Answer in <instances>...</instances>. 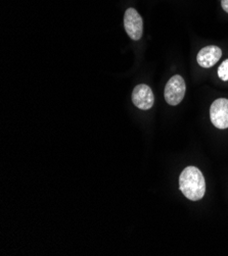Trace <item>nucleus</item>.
Wrapping results in <instances>:
<instances>
[{"label": "nucleus", "instance_id": "nucleus-1", "mask_svg": "<svg viewBox=\"0 0 228 256\" xmlns=\"http://www.w3.org/2000/svg\"><path fill=\"white\" fill-rule=\"evenodd\" d=\"M179 187L187 199L192 201L200 200L206 192L204 176L197 168L187 166L180 174Z\"/></svg>", "mask_w": 228, "mask_h": 256}, {"label": "nucleus", "instance_id": "nucleus-2", "mask_svg": "<svg viewBox=\"0 0 228 256\" xmlns=\"http://www.w3.org/2000/svg\"><path fill=\"white\" fill-rule=\"evenodd\" d=\"M186 91V86L183 78L179 74H176L168 81L165 87V99L167 104L175 106L182 101Z\"/></svg>", "mask_w": 228, "mask_h": 256}, {"label": "nucleus", "instance_id": "nucleus-3", "mask_svg": "<svg viewBox=\"0 0 228 256\" xmlns=\"http://www.w3.org/2000/svg\"><path fill=\"white\" fill-rule=\"evenodd\" d=\"M124 27L132 40H139L143 32L142 18L134 8H128L124 16Z\"/></svg>", "mask_w": 228, "mask_h": 256}, {"label": "nucleus", "instance_id": "nucleus-4", "mask_svg": "<svg viewBox=\"0 0 228 256\" xmlns=\"http://www.w3.org/2000/svg\"><path fill=\"white\" fill-rule=\"evenodd\" d=\"M212 124L220 130L228 128V99H216L210 108Z\"/></svg>", "mask_w": 228, "mask_h": 256}, {"label": "nucleus", "instance_id": "nucleus-5", "mask_svg": "<svg viewBox=\"0 0 228 256\" xmlns=\"http://www.w3.org/2000/svg\"><path fill=\"white\" fill-rule=\"evenodd\" d=\"M132 101L134 106L139 110H147L153 108L154 106V102H155L154 93L145 84L137 85L134 88L132 93Z\"/></svg>", "mask_w": 228, "mask_h": 256}, {"label": "nucleus", "instance_id": "nucleus-6", "mask_svg": "<svg viewBox=\"0 0 228 256\" xmlns=\"http://www.w3.org/2000/svg\"><path fill=\"white\" fill-rule=\"evenodd\" d=\"M221 49L217 46L211 45L199 50L196 56V60L197 64L202 68H211L218 62V60L221 58Z\"/></svg>", "mask_w": 228, "mask_h": 256}, {"label": "nucleus", "instance_id": "nucleus-7", "mask_svg": "<svg viewBox=\"0 0 228 256\" xmlns=\"http://www.w3.org/2000/svg\"><path fill=\"white\" fill-rule=\"evenodd\" d=\"M218 76L222 81H228V60H224L219 66Z\"/></svg>", "mask_w": 228, "mask_h": 256}, {"label": "nucleus", "instance_id": "nucleus-8", "mask_svg": "<svg viewBox=\"0 0 228 256\" xmlns=\"http://www.w3.org/2000/svg\"><path fill=\"white\" fill-rule=\"evenodd\" d=\"M221 6L222 8L228 14V0H221Z\"/></svg>", "mask_w": 228, "mask_h": 256}]
</instances>
